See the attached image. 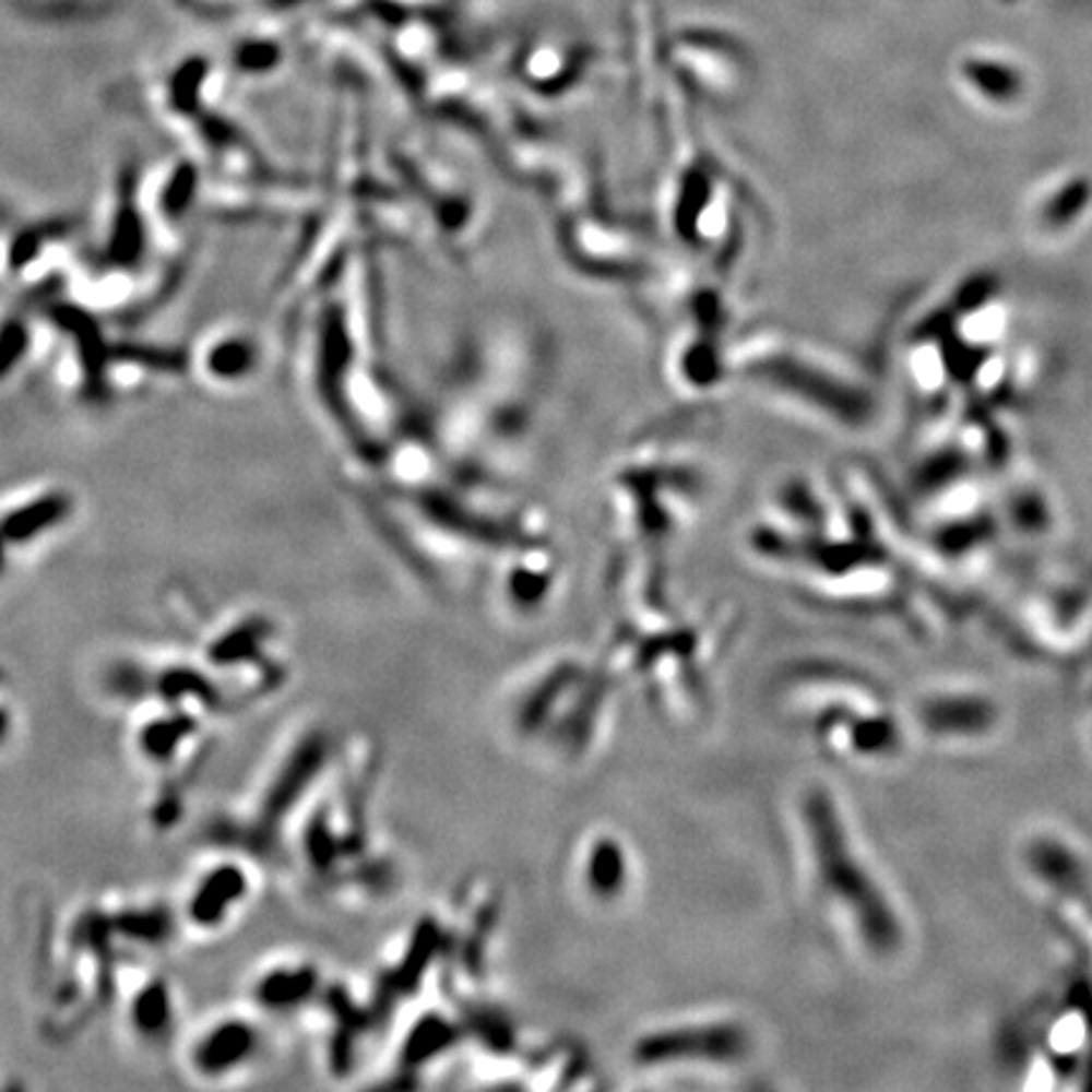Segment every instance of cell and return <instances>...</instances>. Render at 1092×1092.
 Returning <instances> with one entry per match:
<instances>
[{"mask_svg":"<svg viewBox=\"0 0 1092 1092\" xmlns=\"http://www.w3.org/2000/svg\"><path fill=\"white\" fill-rule=\"evenodd\" d=\"M256 1049V1034L248 1022L226 1019L200 1034L192 1049V1067L198 1075H228L233 1067L246 1065Z\"/></svg>","mask_w":1092,"mask_h":1092,"instance_id":"1","label":"cell"},{"mask_svg":"<svg viewBox=\"0 0 1092 1092\" xmlns=\"http://www.w3.org/2000/svg\"><path fill=\"white\" fill-rule=\"evenodd\" d=\"M244 895L246 882L240 880L236 867H213L211 875L198 880L195 893H192L190 901V918L198 926H218L221 918H226L228 905Z\"/></svg>","mask_w":1092,"mask_h":1092,"instance_id":"2","label":"cell"},{"mask_svg":"<svg viewBox=\"0 0 1092 1092\" xmlns=\"http://www.w3.org/2000/svg\"><path fill=\"white\" fill-rule=\"evenodd\" d=\"M974 76L978 79V84H984L992 92H1009L1017 84L1014 74L999 67H974Z\"/></svg>","mask_w":1092,"mask_h":1092,"instance_id":"3","label":"cell"}]
</instances>
